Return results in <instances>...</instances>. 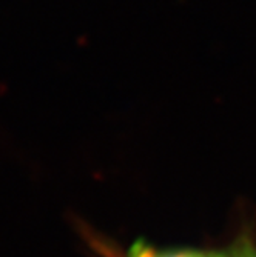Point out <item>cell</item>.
Returning a JSON list of instances; mask_svg holds the SVG:
<instances>
[{"label": "cell", "mask_w": 256, "mask_h": 257, "mask_svg": "<svg viewBox=\"0 0 256 257\" xmlns=\"http://www.w3.org/2000/svg\"><path fill=\"white\" fill-rule=\"evenodd\" d=\"M128 257H221V255H208L202 252H192V251H157L154 248L145 246V245H136Z\"/></svg>", "instance_id": "1"}]
</instances>
